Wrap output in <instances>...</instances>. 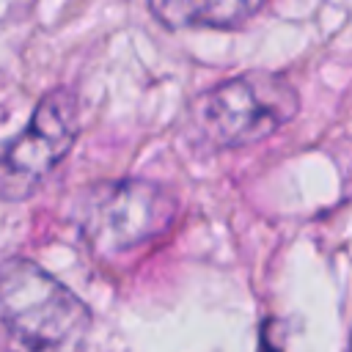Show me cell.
Listing matches in <instances>:
<instances>
[{
  "mask_svg": "<svg viewBox=\"0 0 352 352\" xmlns=\"http://www.w3.org/2000/svg\"><path fill=\"white\" fill-rule=\"evenodd\" d=\"M297 91L275 74H239L192 102V126L217 148H236L270 138L297 113Z\"/></svg>",
  "mask_w": 352,
  "mask_h": 352,
  "instance_id": "obj_3",
  "label": "cell"
},
{
  "mask_svg": "<svg viewBox=\"0 0 352 352\" xmlns=\"http://www.w3.org/2000/svg\"><path fill=\"white\" fill-rule=\"evenodd\" d=\"M80 135V107L69 88L44 94L28 126L0 143V201L30 198L66 160Z\"/></svg>",
  "mask_w": 352,
  "mask_h": 352,
  "instance_id": "obj_4",
  "label": "cell"
},
{
  "mask_svg": "<svg viewBox=\"0 0 352 352\" xmlns=\"http://www.w3.org/2000/svg\"><path fill=\"white\" fill-rule=\"evenodd\" d=\"M0 322L30 349L74 352L91 327L88 305L33 258L0 264Z\"/></svg>",
  "mask_w": 352,
  "mask_h": 352,
  "instance_id": "obj_1",
  "label": "cell"
},
{
  "mask_svg": "<svg viewBox=\"0 0 352 352\" xmlns=\"http://www.w3.org/2000/svg\"><path fill=\"white\" fill-rule=\"evenodd\" d=\"M264 0H148L151 16L168 30H231L245 25Z\"/></svg>",
  "mask_w": 352,
  "mask_h": 352,
  "instance_id": "obj_5",
  "label": "cell"
},
{
  "mask_svg": "<svg viewBox=\"0 0 352 352\" xmlns=\"http://www.w3.org/2000/svg\"><path fill=\"white\" fill-rule=\"evenodd\" d=\"M176 217V198L146 179L99 182L77 204V228L94 256H124L165 234Z\"/></svg>",
  "mask_w": 352,
  "mask_h": 352,
  "instance_id": "obj_2",
  "label": "cell"
}]
</instances>
